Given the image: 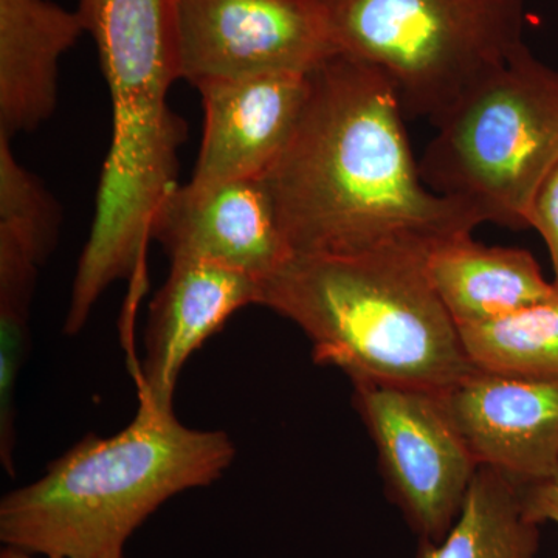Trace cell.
<instances>
[{"label": "cell", "mask_w": 558, "mask_h": 558, "mask_svg": "<svg viewBox=\"0 0 558 558\" xmlns=\"http://www.w3.org/2000/svg\"><path fill=\"white\" fill-rule=\"evenodd\" d=\"M264 182L292 255L432 252L487 223L425 185L395 84L343 54L311 73L299 128Z\"/></svg>", "instance_id": "1"}, {"label": "cell", "mask_w": 558, "mask_h": 558, "mask_svg": "<svg viewBox=\"0 0 558 558\" xmlns=\"http://www.w3.org/2000/svg\"><path fill=\"white\" fill-rule=\"evenodd\" d=\"M428 250L296 255L260 281L258 306L290 319L318 365L352 384L446 392L472 373L461 333L428 277Z\"/></svg>", "instance_id": "2"}, {"label": "cell", "mask_w": 558, "mask_h": 558, "mask_svg": "<svg viewBox=\"0 0 558 558\" xmlns=\"http://www.w3.org/2000/svg\"><path fill=\"white\" fill-rule=\"evenodd\" d=\"M234 454L226 432L186 427L174 410L138 399L126 427L84 436L2 498L0 542L44 558H123L161 505L218 481Z\"/></svg>", "instance_id": "3"}, {"label": "cell", "mask_w": 558, "mask_h": 558, "mask_svg": "<svg viewBox=\"0 0 558 558\" xmlns=\"http://www.w3.org/2000/svg\"><path fill=\"white\" fill-rule=\"evenodd\" d=\"M433 126L418 160L425 185L487 223L529 229L535 193L558 163L557 70L521 44Z\"/></svg>", "instance_id": "4"}, {"label": "cell", "mask_w": 558, "mask_h": 558, "mask_svg": "<svg viewBox=\"0 0 558 558\" xmlns=\"http://www.w3.org/2000/svg\"><path fill=\"white\" fill-rule=\"evenodd\" d=\"M337 54L381 70L407 119L444 116L523 40V0H312Z\"/></svg>", "instance_id": "5"}, {"label": "cell", "mask_w": 558, "mask_h": 558, "mask_svg": "<svg viewBox=\"0 0 558 558\" xmlns=\"http://www.w3.org/2000/svg\"><path fill=\"white\" fill-rule=\"evenodd\" d=\"M112 105L102 172L126 189H154L178 175L185 123L168 105L179 76V0H78Z\"/></svg>", "instance_id": "6"}, {"label": "cell", "mask_w": 558, "mask_h": 558, "mask_svg": "<svg viewBox=\"0 0 558 558\" xmlns=\"http://www.w3.org/2000/svg\"><path fill=\"white\" fill-rule=\"evenodd\" d=\"M389 498L418 542L438 543L459 515L480 464L438 392L352 384Z\"/></svg>", "instance_id": "7"}, {"label": "cell", "mask_w": 558, "mask_h": 558, "mask_svg": "<svg viewBox=\"0 0 558 558\" xmlns=\"http://www.w3.org/2000/svg\"><path fill=\"white\" fill-rule=\"evenodd\" d=\"M336 53L312 0H179V76L311 75Z\"/></svg>", "instance_id": "8"}, {"label": "cell", "mask_w": 558, "mask_h": 558, "mask_svg": "<svg viewBox=\"0 0 558 558\" xmlns=\"http://www.w3.org/2000/svg\"><path fill=\"white\" fill-rule=\"evenodd\" d=\"M150 241L171 263L215 264L259 281L292 256L264 179L178 183L156 209Z\"/></svg>", "instance_id": "9"}, {"label": "cell", "mask_w": 558, "mask_h": 558, "mask_svg": "<svg viewBox=\"0 0 558 558\" xmlns=\"http://www.w3.org/2000/svg\"><path fill=\"white\" fill-rule=\"evenodd\" d=\"M440 399L480 465L519 486L558 475V380L473 369Z\"/></svg>", "instance_id": "10"}, {"label": "cell", "mask_w": 558, "mask_h": 558, "mask_svg": "<svg viewBox=\"0 0 558 558\" xmlns=\"http://www.w3.org/2000/svg\"><path fill=\"white\" fill-rule=\"evenodd\" d=\"M204 132L191 182L264 179L288 149L311 95V75L274 73L196 87Z\"/></svg>", "instance_id": "11"}, {"label": "cell", "mask_w": 558, "mask_h": 558, "mask_svg": "<svg viewBox=\"0 0 558 558\" xmlns=\"http://www.w3.org/2000/svg\"><path fill=\"white\" fill-rule=\"evenodd\" d=\"M259 279L207 263H171L150 301L145 357L132 369L138 399L172 410L183 366L242 307L258 304Z\"/></svg>", "instance_id": "12"}, {"label": "cell", "mask_w": 558, "mask_h": 558, "mask_svg": "<svg viewBox=\"0 0 558 558\" xmlns=\"http://www.w3.org/2000/svg\"><path fill=\"white\" fill-rule=\"evenodd\" d=\"M83 35L76 10L51 0H0V135L38 130L53 116L62 57Z\"/></svg>", "instance_id": "13"}, {"label": "cell", "mask_w": 558, "mask_h": 558, "mask_svg": "<svg viewBox=\"0 0 558 558\" xmlns=\"http://www.w3.org/2000/svg\"><path fill=\"white\" fill-rule=\"evenodd\" d=\"M427 270L458 329L505 317L557 290L527 250L484 245L472 234L436 245L428 253Z\"/></svg>", "instance_id": "14"}, {"label": "cell", "mask_w": 558, "mask_h": 558, "mask_svg": "<svg viewBox=\"0 0 558 558\" xmlns=\"http://www.w3.org/2000/svg\"><path fill=\"white\" fill-rule=\"evenodd\" d=\"M538 548L519 484L480 465L453 526L438 543L418 542L416 558H535Z\"/></svg>", "instance_id": "15"}, {"label": "cell", "mask_w": 558, "mask_h": 558, "mask_svg": "<svg viewBox=\"0 0 558 558\" xmlns=\"http://www.w3.org/2000/svg\"><path fill=\"white\" fill-rule=\"evenodd\" d=\"M473 368L521 379L558 380V288L505 317L459 328Z\"/></svg>", "instance_id": "16"}, {"label": "cell", "mask_w": 558, "mask_h": 558, "mask_svg": "<svg viewBox=\"0 0 558 558\" xmlns=\"http://www.w3.org/2000/svg\"><path fill=\"white\" fill-rule=\"evenodd\" d=\"M39 266L0 238V461L14 475L16 388L31 343L33 293Z\"/></svg>", "instance_id": "17"}, {"label": "cell", "mask_w": 558, "mask_h": 558, "mask_svg": "<svg viewBox=\"0 0 558 558\" xmlns=\"http://www.w3.org/2000/svg\"><path fill=\"white\" fill-rule=\"evenodd\" d=\"M62 213L53 194L14 156L0 135V234L43 266L60 238Z\"/></svg>", "instance_id": "18"}, {"label": "cell", "mask_w": 558, "mask_h": 558, "mask_svg": "<svg viewBox=\"0 0 558 558\" xmlns=\"http://www.w3.org/2000/svg\"><path fill=\"white\" fill-rule=\"evenodd\" d=\"M527 226L537 230L548 245L554 284L558 288V163L535 193L529 209Z\"/></svg>", "instance_id": "19"}, {"label": "cell", "mask_w": 558, "mask_h": 558, "mask_svg": "<svg viewBox=\"0 0 558 558\" xmlns=\"http://www.w3.org/2000/svg\"><path fill=\"white\" fill-rule=\"evenodd\" d=\"M520 487L529 519L537 524H558V475Z\"/></svg>", "instance_id": "20"}, {"label": "cell", "mask_w": 558, "mask_h": 558, "mask_svg": "<svg viewBox=\"0 0 558 558\" xmlns=\"http://www.w3.org/2000/svg\"><path fill=\"white\" fill-rule=\"evenodd\" d=\"M0 558H35V556H33L31 553H25V550L22 549L3 546L2 553H0Z\"/></svg>", "instance_id": "21"}]
</instances>
